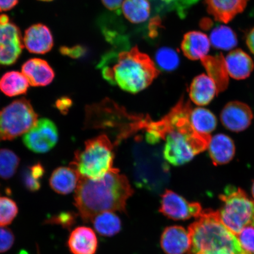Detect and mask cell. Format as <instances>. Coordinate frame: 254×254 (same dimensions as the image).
I'll list each match as a JSON object with an SVG mask.
<instances>
[{"instance_id":"cell-3","label":"cell","mask_w":254,"mask_h":254,"mask_svg":"<svg viewBox=\"0 0 254 254\" xmlns=\"http://www.w3.org/2000/svg\"><path fill=\"white\" fill-rule=\"evenodd\" d=\"M98 67L110 84L132 94L147 88L159 74L150 57L136 47L125 52L107 54Z\"/></svg>"},{"instance_id":"cell-9","label":"cell","mask_w":254,"mask_h":254,"mask_svg":"<svg viewBox=\"0 0 254 254\" xmlns=\"http://www.w3.org/2000/svg\"><path fill=\"white\" fill-rule=\"evenodd\" d=\"M38 121L30 101L16 100L0 111V141L12 140L29 131Z\"/></svg>"},{"instance_id":"cell-20","label":"cell","mask_w":254,"mask_h":254,"mask_svg":"<svg viewBox=\"0 0 254 254\" xmlns=\"http://www.w3.org/2000/svg\"><path fill=\"white\" fill-rule=\"evenodd\" d=\"M219 93L215 82L208 75L202 74L193 79L190 88V99L198 106H206L211 103Z\"/></svg>"},{"instance_id":"cell-16","label":"cell","mask_w":254,"mask_h":254,"mask_svg":"<svg viewBox=\"0 0 254 254\" xmlns=\"http://www.w3.org/2000/svg\"><path fill=\"white\" fill-rule=\"evenodd\" d=\"M22 72L33 87L47 86L52 83L55 73L46 60L31 59L27 60L21 68Z\"/></svg>"},{"instance_id":"cell-15","label":"cell","mask_w":254,"mask_h":254,"mask_svg":"<svg viewBox=\"0 0 254 254\" xmlns=\"http://www.w3.org/2000/svg\"><path fill=\"white\" fill-rule=\"evenodd\" d=\"M160 244L166 254H187L191 247L189 231L179 225L167 227L161 235Z\"/></svg>"},{"instance_id":"cell-21","label":"cell","mask_w":254,"mask_h":254,"mask_svg":"<svg viewBox=\"0 0 254 254\" xmlns=\"http://www.w3.org/2000/svg\"><path fill=\"white\" fill-rule=\"evenodd\" d=\"M225 60L228 75L238 80L249 77L254 68L252 59L240 49L232 51Z\"/></svg>"},{"instance_id":"cell-26","label":"cell","mask_w":254,"mask_h":254,"mask_svg":"<svg viewBox=\"0 0 254 254\" xmlns=\"http://www.w3.org/2000/svg\"><path fill=\"white\" fill-rule=\"evenodd\" d=\"M190 123L199 134L210 135L217 126V120L211 111L204 108H196L190 111Z\"/></svg>"},{"instance_id":"cell-42","label":"cell","mask_w":254,"mask_h":254,"mask_svg":"<svg viewBox=\"0 0 254 254\" xmlns=\"http://www.w3.org/2000/svg\"><path fill=\"white\" fill-rule=\"evenodd\" d=\"M247 44L251 52L254 55V28L247 35Z\"/></svg>"},{"instance_id":"cell-35","label":"cell","mask_w":254,"mask_h":254,"mask_svg":"<svg viewBox=\"0 0 254 254\" xmlns=\"http://www.w3.org/2000/svg\"><path fill=\"white\" fill-rule=\"evenodd\" d=\"M14 242V237L11 230L0 227V253L10 249Z\"/></svg>"},{"instance_id":"cell-33","label":"cell","mask_w":254,"mask_h":254,"mask_svg":"<svg viewBox=\"0 0 254 254\" xmlns=\"http://www.w3.org/2000/svg\"><path fill=\"white\" fill-rule=\"evenodd\" d=\"M18 207L12 199L0 196V227L10 224L18 213Z\"/></svg>"},{"instance_id":"cell-39","label":"cell","mask_w":254,"mask_h":254,"mask_svg":"<svg viewBox=\"0 0 254 254\" xmlns=\"http://www.w3.org/2000/svg\"><path fill=\"white\" fill-rule=\"evenodd\" d=\"M103 4L111 11L119 12L121 6L123 5V0H101Z\"/></svg>"},{"instance_id":"cell-7","label":"cell","mask_w":254,"mask_h":254,"mask_svg":"<svg viewBox=\"0 0 254 254\" xmlns=\"http://www.w3.org/2000/svg\"><path fill=\"white\" fill-rule=\"evenodd\" d=\"M113 148L112 142L106 135L89 139L85 142L83 150L76 151L71 167L81 177L100 179L116 169L113 167Z\"/></svg>"},{"instance_id":"cell-29","label":"cell","mask_w":254,"mask_h":254,"mask_svg":"<svg viewBox=\"0 0 254 254\" xmlns=\"http://www.w3.org/2000/svg\"><path fill=\"white\" fill-rule=\"evenodd\" d=\"M209 40L212 46L218 49L229 50L237 45L236 34L231 28L224 25L212 31Z\"/></svg>"},{"instance_id":"cell-6","label":"cell","mask_w":254,"mask_h":254,"mask_svg":"<svg viewBox=\"0 0 254 254\" xmlns=\"http://www.w3.org/2000/svg\"><path fill=\"white\" fill-rule=\"evenodd\" d=\"M191 247L187 254L205 250L227 249L235 254H248L241 247L236 235L225 226L218 212L203 210L189 227Z\"/></svg>"},{"instance_id":"cell-32","label":"cell","mask_w":254,"mask_h":254,"mask_svg":"<svg viewBox=\"0 0 254 254\" xmlns=\"http://www.w3.org/2000/svg\"><path fill=\"white\" fill-rule=\"evenodd\" d=\"M159 67L166 71H174L179 65V55L173 49L164 47L159 50L155 55Z\"/></svg>"},{"instance_id":"cell-5","label":"cell","mask_w":254,"mask_h":254,"mask_svg":"<svg viewBox=\"0 0 254 254\" xmlns=\"http://www.w3.org/2000/svg\"><path fill=\"white\" fill-rule=\"evenodd\" d=\"M86 114L88 126L112 131L116 145L139 131H147L153 122L150 117L130 114L110 100L89 107Z\"/></svg>"},{"instance_id":"cell-38","label":"cell","mask_w":254,"mask_h":254,"mask_svg":"<svg viewBox=\"0 0 254 254\" xmlns=\"http://www.w3.org/2000/svg\"><path fill=\"white\" fill-rule=\"evenodd\" d=\"M72 103L70 98L68 97H62L56 101V105L57 109L63 114L66 113L70 109Z\"/></svg>"},{"instance_id":"cell-12","label":"cell","mask_w":254,"mask_h":254,"mask_svg":"<svg viewBox=\"0 0 254 254\" xmlns=\"http://www.w3.org/2000/svg\"><path fill=\"white\" fill-rule=\"evenodd\" d=\"M24 47L23 38L17 25L11 22L0 24V66L14 64Z\"/></svg>"},{"instance_id":"cell-30","label":"cell","mask_w":254,"mask_h":254,"mask_svg":"<svg viewBox=\"0 0 254 254\" xmlns=\"http://www.w3.org/2000/svg\"><path fill=\"white\" fill-rule=\"evenodd\" d=\"M20 162V158L14 152L8 149H0V178L11 179L17 171Z\"/></svg>"},{"instance_id":"cell-11","label":"cell","mask_w":254,"mask_h":254,"mask_svg":"<svg viewBox=\"0 0 254 254\" xmlns=\"http://www.w3.org/2000/svg\"><path fill=\"white\" fill-rule=\"evenodd\" d=\"M202 211L199 202L187 201L172 190H167L161 195L160 212L171 220L185 221L196 218Z\"/></svg>"},{"instance_id":"cell-23","label":"cell","mask_w":254,"mask_h":254,"mask_svg":"<svg viewBox=\"0 0 254 254\" xmlns=\"http://www.w3.org/2000/svg\"><path fill=\"white\" fill-rule=\"evenodd\" d=\"M80 176L72 167H61L53 171L50 179V185L55 192L68 194L75 189Z\"/></svg>"},{"instance_id":"cell-31","label":"cell","mask_w":254,"mask_h":254,"mask_svg":"<svg viewBox=\"0 0 254 254\" xmlns=\"http://www.w3.org/2000/svg\"><path fill=\"white\" fill-rule=\"evenodd\" d=\"M44 173L45 170L40 163H37L25 168L22 174V179L24 186L30 191H37L40 189V180Z\"/></svg>"},{"instance_id":"cell-4","label":"cell","mask_w":254,"mask_h":254,"mask_svg":"<svg viewBox=\"0 0 254 254\" xmlns=\"http://www.w3.org/2000/svg\"><path fill=\"white\" fill-rule=\"evenodd\" d=\"M132 156L135 186L151 193L163 192L170 182L171 174L162 148L136 138Z\"/></svg>"},{"instance_id":"cell-2","label":"cell","mask_w":254,"mask_h":254,"mask_svg":"<svg viewBox=\"0 0 254 254\" xmlns=\"http://www.w3.org/2000/svg\"><path fill=\"white\" fill-rule=\"evenodd\" d=\"M192 109L189 102L182 98L164 117L166 135L163 150L166 160L175 166H182L208 148L211 136L199 134L190 123Z\"/></svg>"},{"instance_id":"cell-13","label":"cell","mask_w":254,"mask_h":254,"mask_svg":"<svg viewBox=\"0 0 254 254\" xmlns=\"http://www.w3.org/2000/svg\"><path fill=\"white\" fill-rule=\"evenodd\" d=\"M253 113L246 103L234 101L227 103L221 113V121L225 128L239 132L249 128L253 119Z\"/></svg>"},{"instance_id":"cell-36","label":"cell","mask_w":254,"mask_h":254,"mask_svg":"<svg viewBox=\"0 0 254 254\" xmlns=\"http://www.w3.org/2000/svg\"><path fill=\"white\" fill-rule=\"evenodd\" d=\"M161 5L177 9L178 12H183L184 9L189 8L198 0H159Z\"/></svg>"},{"instance_id":"cell-41","label":"cell","mask_w":254,"mask_h":254,"mask_svg":"<svg viewBox=\"0 0 254 254\" xmlns=\"http://www.w3.org/2000/svg\"><path fill=\"white\" fill-rule=\"evenodd\" d=\"M193 254H235L230 250L227 249L220 250H205L199 251V252Z\"/></svg>"},{"instance_id":"cell-43","label":"cell","mask_w":254,"mask_h":254,"mask_svg":"<svg viewBox=\"0 0 254 254\" xmlns=\"http://www.w3.org/2000/svg\"><path fill=\"white\" fill-rule=\"evenodd\" d=\"M252 194L253 196V199L254 200V182H253L252 187Z\"/></svg>"},{"instance_id":"cell-28","label":"cell","mask_w":254,"mask_h":254,"mask_svg":"<svg viewBox=\"0 0 254 254\" xmlns=\"http://www.w3.org/2000/svg\"><path fill=\"white\" fill-rule=\"evenodd\" d=\"M122 9L127 20L134 24L143 23L150 14V4L148 0H125Z\"/></svg>"},{"instance_id":"cell-24","label":"cell","mask_w":254,"mask_h":254,"mask_svg":"<svg viewBox=\"0 0 254 254\" xmlns=\"http://www.w3.org/2000/svg\"><path fill=\"white\" fill-rule=\"evenodd\" d=\"M208 75L215 82L219 93L226 89L228 84V73L225 60L222 54L215 56H205L201 60Z\"/></svg>"},{"instance_id":"cell-18","label":"cell","mask_w":254,"mask_h":254,"mask_svg":"<svg viewBox=\"0 0 254 254\" xmlns=\"http://www.w3.org/2000/svg\"><path fill=\"white\" fill-rule=\"evenodd\" d=\"M209 157L215 166L230 163L236 154V146L229 136L218 134L211 138L208 147Z\"/></svg>"},{"instance_id":"cell-19","label":"cell","mask_w":254,"mask_h":254,"mask_svg":"<svg viewBox=\"0 0 254 254\" xmlns=\"http://www.w3.org/2000/svg\"><path fill=\"white\" fill-rule=\"evenodd\" d=\"M68 245L73 254H94L98 247L97 238L91 228L77 227L72 231Z\"/></svg>"},{"instance_id":"cell-27","label":"cell","mask_w":254,"mask_h":254,"mask_svg":"<svg viewBox=\"0 0 254 254\" xmlns=\"http://www.w3.org/2000/svg\"><path fill=\"white\" fill-rule=\"evenodd\" d=\"M92 222L95 231L103 236H115L122 229V222L114 212L107 211L98 214Z\"/></svg>"},{"instance_id":"cell-22","label":"cell","mask_w":254,"mask_h":254,"mask_svg":"<svg viewBox=\"0 0 254 254\" xmlns=\"http://www.w3.org/2000/svg\"><path fill=\"white\" fill-rule=\"evenodd\" d=\"M210 43V40L205 34L199 31H190L184 36L182 49L184 55L190 60H201L207 55Z\"/></svg>"},{"instance_id":"cell-10","label":"cell","mask_w":254,"mask_h":254,"mask_svg":"<svg viewBox=\"0 0 254 254\" xmlns=\"http://www.w3.org/2000/svg\"><path fill=\"white\" fill-rule=\"evenodd\" d=\"M59 137L58 129L55 123L50 119H41L24 134L23 141L30 151L43 154L55 147Z\"/></svg>"},{"instance_id":"cell-44","label":"cell","mask_w":254,"mask_h":254,"mask_svg":"<svg viewBox=\"0 0 254 254\" xmlns=\"http://www.w3.org/2000/svg\"><path fill=\"white\" fill-rule=\"evenodd\" d=\"M39 1L48 2L53 1V0H39Z\"/></svg>"},{"instance_id":"cell-1","label":"cell","mask_w":254,"mask_h":254,"mask_svg":"<svg viewBox=\"0 0 254 254\" xmlns=\"http://www.w3.org/2000/svg\"><path fill=\"white\" fill-rule=\"evenodd\" d=\"M133 193L128 179L116 168L100 179L80 177L75 190V206L84 222H92L104 212H126L127 201Z\"/></svg>"},{"instance_id":"cell-34","label":"cell","mask_w":254,"mask_h":254,"mask_svg":"<svg viewBox=\"0 0 254 254\" xmlns=\"http://www.w3.org/2000/svg\"><path fill=\"white\" fill-rule=\"evenodd\" d=\"M237 237L242 249L248 254H254V227L243 228Z\"/></svg>"},{"instance_id":"cell-17","label":"cell","mask_w":254,"mask_h":254,"mask_svg":"<svg viewBox=\"0 0 254 254\" xmlns=\"http://www.w3.org/2000/svg\"><path fill=\"white\" fill-rule=\"evenodd\" d=\"M249 0H205L207 10L215 20L229 23L243 12Z\"/></svg>"},{"instance_id":"cell-40","label":"cell","mask_w":254,"mask_h":254,"mask_svg":"<svg viewBox=\"0 0 254 254\" xmlns=\"http://www.w3.org/2000/svg\"><path fill=\"white\" fill-rule=\"evenodd\" d=\"M18 2L19 0H0V12L11 10Z\"/></svg>"},{"instance_id":"cell-14","label":"cell","mask_w":254,"mask_h":254,"mask_svg":"<svg viewBox=\"0 0 254 254\" xmlns=\"http://www.w3.org/2000/svg\"><path fill=\"white\" fill-rule=\"evenodd\" d=\"M23 43L28 52L44 55L53 49L54 39L49 27L42 24H36L25 30Z\"/></svg>"},{"instance_id":"cell-25","label":"cell","mask_w":254,"mask_h":254,"mask_svg":"<svg viewBox=\"0 0 254 254\" xmlns=\"http://www.w3.org/2000/svg\"><path fill=\"white\" fill-rule=\"evenodd\" d=\"M30 85L29 82L22 72H7L0 79V90L8 97L25 94Z\"/></svg>"},{"instance_id":"cell-8","label":"cell","mask_w":254,"mask_h":254,"mask_svg":"<svg viewBox=\"0 0 254 254\" xmlns=\"http://www.w3.org/2000/svg\"><path fill=\"white\" fill-rule=\"evenodd\" d=\"M219 198L222 202L219 216L232 233L237 236L243 228L254 227V200L243 189L228 186Z\"/></svg>"},{"instance_id":"cell-37","label":"cell","mask_w":254,"mask_h":254,"mask_svg":"<svg viewBox=\"0 0 254 254\" xmlns=\"http://www.w3.org/2000/svg\"><path fill=\"white\" fill-rule=\"evenodd\" d=\"M84 49L80 46L74 47L72 48L62 47L60 49V52L63 55L68 56L72 58L77 59L83 55Z\"/></svg>"}]
</instances>
